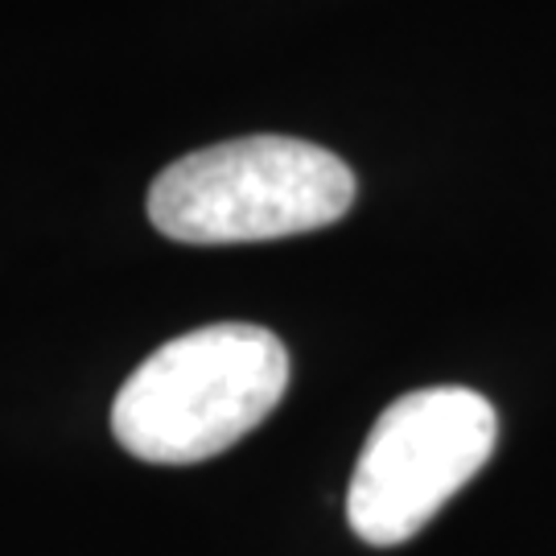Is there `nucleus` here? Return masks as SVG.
<instances>
[{"mask_svg": "<svg viewBox=\"0 0 556 556\" xmlns=\"http://www.w3.org/2000/svg\"><path fill=\"white\" fill-rule=\"evenodd\" d=\"M289 351L252 321H215L165 342L124 379L112 433L140 462L190 466L231 450L280 404Z\"/></svg>", "mask_w": 556, "mask_h": 556, "instance_id": "1", "label": "nucleus"}, {"mask_svg": "<svg viewBox=\"0 0 556 556\" xmlns=\"http://www.w3.org/2000/svg\"><path fill=\"white\" fill-rule=\"evenodd\" d=\"M498 441L495 404L475 388H420L383 408L358 454L346 519L371 548L413 540L486 466Z\"/></svg>", "mask_w": 556, "mask_h": 556, "instance_id": "3", "label": "nucleus"}, {"mask_svg": "<svg viewBox=\"0 0 556 556\" xmlns=\"http://www.w3.org/2000/svg\"><path fill=\"white\" fill-rule=\"evenodd\" d=\"M355 202L351 165L298 137H239L186 153L149 190V219L178 243H256L318 231Z\"/></svg>", "mask_w": 556, "mask_h": 556, "instance_id": "2", "label": "nucleus"}]
</instances>
